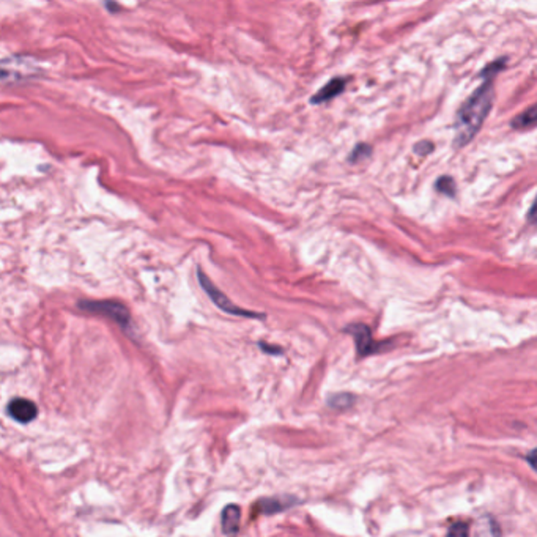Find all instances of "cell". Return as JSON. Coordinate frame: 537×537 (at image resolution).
<instances>
[{"label":"cell","mask_w":537,"mask_h":537,"mask_svg":"<svg viewBox=\"0 0 537 537\" xmlns=\"http://www.w3.org/2000/svg\"><path fill=\"white\" fill-rule=\"evenodd\" d=\"M506 59L494 60L490 65H487L482 72L484 82L468 100H466L462 108L458 109L456 117V134H454V147L462 148L468 145L473 137L476 136L479 130L482 128L487 115L492 111L494 90H493V77L504 68Z\"/></svg>","instance_id":"cell-1"},{"label":"cell","mask_w":537,"mask_h":537,"mask_svg":"<svg viewBox=\"0 0 537 537\" xmlns=\"http://www.w3.org/2000/svg\"><path fill=\"white\" fill-rule=\"evenodd\" d=\"M9 414L13 419L21 424L32 422L38 414V408L32 400L24 397L13 399L9 404Z\"/></svg>","instance_id":"cell-5"},{"label":"cell","mask_w":537,"mask_h":537,"mask_svg":"<svg viewBox=\"0 0 537 537\" xmlns=\"http://www.w3.org/2000/svg\"><path fill=\"white\" fill-rule=\"evenodd\" d=\"M534 457H536V449H533L531 452H529V454H528V457H526V460H528V463H529V466H531V468L534 470L536 468V465H534Z\"/></svg>","instance_id":"cell-16"},{"label":"cell","mask_w":537,"mask_h":537,"mask_svg":"<svg viewBox=\"0 0 537 537\" xmlns=\"http://www.w3.org/2000/svg\"><path fill=\"white\" fill-rule=\"evenodd\" d=\"M259 347L266 353H273V355H281L282 353V350L279 347H271V345H266L265 342H259Z\"/></svg>","instance_id":"cell-15"},{"label":"cell","mask_w":537,"mask_h":537,"mask_svg":"<svg viewBox=\"0 0 537 537\" xmlns=\"http://www.w3.org/2000/svg\"><path fill=\"white\" fill-rule=\"evenodd\" d=\"M536 118H537V114H536V106H531V108H528L525 112H521L520 115L515 117L512 122H511V126L514 130H529V128H534L536 126Z\"/></svg>","instance_id":"cell-9"},{"label":"cell","mask_w":537,"mask_h":537,"mask_svg":"<svg viewBox=\"0 0 537 537\" xmlns=\"http://www.w3.org/2000/svg\"><path fill=\"white\" fill-rule=\"evenodd\" d=\"M347 333H350L355 339L356 349H358V355L364 358L369 356L372 353H377L380 344L373 341L372 337V331L369 327H366L363 323H356V324H350V327L345 328Z\"/></svg>","instance_id":"cell-4"},{"label":"cell","mask_w":537,"mask_h":537,"mask_svg":"<svg viewBox=\"0 0 537 537\" xmlns=\"http://www.w3.org/2000/svg\"><path fill=\"white\" fill-rule=\"evenodd\" d=\"M197 278H199L200 286H202L203 290L207 292V295L210 296V300L213 301L215 305L222 310V312H227V314L237 315V317H251V319H261V317H264L261 314L251 312V310H246L243 307H238L237 305H233V303L227 298V295L219 290L213 282L205 276V273H202L200 268L197 270Z\"/></svg>","instance_id":"cell-2"},{"label":"cell","mask_w":537,"mask_h":537,"mask_svg":"<svg viewBox=\"0 0 537 537\" xmlns=\"http://www.w3.org/2000/svg\"><path fill=\"white\" fill-rule=\"evenodd\" d=\"M347 84H349L347 77H334V79H331L327 86L322 87L312 98H310V104H322V103L331 101L333 98L342 94Z\"/></svg>","instance_id":"cell-6"},{"label":"cell","mask_w":537,"mask_h":537,"mask_svg":"<svg viewBox=\"0 0 537 537\" xmlns=\"http://www.w3.org/2000/svg\"><path fill=\"white\" fill-rule=\"evenodd\" d=\"M296 503H298V499L290 497H274V498H264L259 501V506L261 509V512L266 514V515H271V514H279L282 511H286V509L295 506Z\"/></svg>","instance_id":"cell-8"},{"label":"cell","mask_w":537,"mask_h":537,"mask_svg":"<svg viewBox=\"0 0 537 537\" xmlns=\"http://www.w3.org/2000/svg\"><path fill=\"white\" fill-rule=\"evenodd\" d=\"M353 404H355V395L349 392H339L328 399V405L334 409H349Z\"/></svg>","instance_id":"cell-10"},{"label":"cell","mask_w":537,"mask_h":537,"mask_svg":"<svg viewBox=\"0 0 537 537\" xmlns=\"http://www.w3.org/2000/svg\"><path fill=\"white\" fill-rule=\"evenodd\" d=\"M371 154H372V148H371V145H367V144H359V145L355 147V150L351 152L349 161H350V162L364 161V159L369 158Z\"/></svg>","instance_id":"cell-12"},{"label":"cell","mask_w":537,"mask_h":537,"mask_svg":"<svg viewBox=\"0 0 537 537\" xmlns=\"http://www.w3.org/2000/svg\"><path fill=\"white\" fill-rule=\"evenodd\" d=\"M449 536H468L470 534V529H468V525H465V523H456V525H452L449 528L448 531Z\"/></svg>","instance_id":"cell-13"},{"label":"cell","mask_w":537,"mask_h":537,"mask_svg":"<svg viewBox=\"0 0 537 537\" xmlns=\"http://www.w3.org/2000/svg\"><path fill=\"white\" fill-rule=\"evenodd\" d=\"M434 150V144L429 142V140H421L419 144L414 145V152L418 154H429Z\"/></svg>","instance_id":"cell-14"},{"label":"cell","mask_w":537,"mask_h":537,"mask_svg":"<svg viewBox=\"0 0 537 537\" xmlns=\"http://www.w3.org/2000/svg\"><path fill=\"white\" fill-rule=\"evenodd\" d=\"M79 307L86 312L109 317L120 327H130V310L117 301H81Z\"/></svg>","instance_id":"cell-3"},{"label":"cell","mask_w":537,"mask_h":537,"mask_svg":"<svg viewBox=\"0 0 537 537\" xmlns=\"http://www.w3.org/2000/svg\"><path fill=\"white\" fill-rule=\"evenodd\" d=\"M435 189L438 191L440 194H444L448 197H454L456 196V181L451 179V176H441V179H438V181L435 183Z\"/></svg>","instance_id":"cell-11"},{"label":"cell","mask_w":537,"mask_h":537,"mask_svg":"<svg viewBox=\"0 0 537 537\" xmlns=\"http://www.w3.org/2000/svg\"><path fill=\"white\" fill-rule=\"evenodd\" d=\"M239 520H242V509L237 504H229L224 507L221 515V526L222 533L232 536L239 531Z\"/></svg>","instance_id":"cell-7"}]
</instances>
